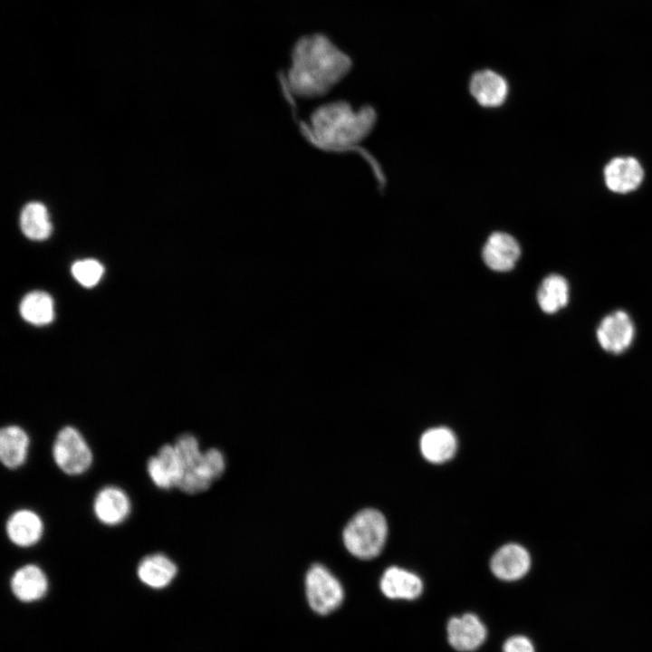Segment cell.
Masks as SVG:
<instances>
[{
    "label": "cell",
    "mask_w": 652,
    "mask_h": 652,
    "mask_svg": "<svg viewBox=\"0 0 652 652\" xmlns=\"http://www.w3.org/2000/svg\"><path fill=\"white\" fill-rule=\"evenodd\" d=\"M350 58L326 36L301 38L292 53L286 84L292 95L316 99L327 95L350 72Z\"/></svg>",
    "instance_id": "6da1fadb"
},
{
    "label": "cell",
    "mask_w": 652,
    "mask_h": 652,
    "mask_svg": "<svg viewBox=\"0 0 652 652\" xmlns=\"http://www.w3.org/2000/svg\"><path fill=\"white\" fill-rule=\"evenodd\" d=\"M377 113L370 106L355 110L344 101L319 107L311 116V131L326 148L347 149L361 143L372 131Z\"/></svg>",
    "instance_id": "7a4b0ae2"
},
{
    "label": "cell",
    "mask_w": 652,
    "mask_h": 652,
    "mask_svg": "<svg viewBox=\"0 0 652 652\" xmlns=\"http://www.w3.org/2000/svg\"><path fill=\"white\" fill-rule=\"evenodd\" d=\"M388 534L384 515L376 509L367 508L357 513L345 526L342 540L353 556L369 560L382 551Z\"/></svg>",
    "instance_id": "3957f363"
},
{
    "label": "cell",
    "mask_w": 652,
    "mask_h": 652,
    "mask_svg": "<svg viewBox=\"0 0 652 652\" xmlns=\"http://www.w3.org/2000/svg\"><path fill=\"white\" fill-rule=\"evenodd\" d=\"M53 457L57 466L69 475L85 473L91 465L92 452L82 436L73 427H62L53 445Z\"/></svg>",
    "instance_id": "277c9868"
},
{
    "label": "cell",
    "mask_w": 652,
    "mask_h": 652,
    "mask_svg": "<svg viewBox=\"0 0 652 652\" xmlns=\"http://www.w3.org/2000/svg\"><path fill=\"white\" fill-rule=\"evenodd\" d=\"M305 588L308 603L318 614L327 615L332 612L343 600L341 584L321 564H314L307 571Z\"/></svg>",
    "instance_id": "5b68a950"
},
{
    "label": "cell",
    "mask_w": 652,
    "mask_h": 652,
    "mask_svg": "<svg viewBox=\"0 0 652 652\" xmlns=\"http://www.w3.org/2000/svg\"><path fill=\"white\" fill-rule=\"evenodd\" d=\"M178 456L182 474L177 487L184 493L195 494L210 487L198 475V466L203 452L197 439L192 434H183L173 445Z\"/></svg>",
    "instance_id": "8992f818"
},
{
    "label": "cell",
    "mask_w": 652,
    "mask_h": 652,
    "mask_svg": "<svg viewBox=\"0 0 652 652\" xmlns=\"http://www.w3.org/2000/svg\"><path fill=\"white\" fill-rule=\"evenodd\" d=\"M636 334L635 325L628 312L615 311L605 316L599 324L596 337L607 352L620 354L632 344Z\"/></svg>",
    "instance_id": "52a82bcc"
},
{
    "label": "cell",
    "mask_w": 652,
    "mask_h": 652,
    "mask_svg": "<svg viewBox=\"0 0 652 652\" xmlns=\"http://www.w3.org/2000/svg\"><path fill=\"white\" fill-rule=\"evenodd\" d=\"M468 87L474 100L480 106L487 109L502 106L509 93V85L505 78L488 69L475 72L470 78Z\"/></svg>",
    "instance_id": "ba28073f"
},
{
    "label": "cell",
    "mask_w": 652,
    "mask_h": 652,
    "mask_svg": "<svg viewBox=\"0 0 652 652\" xmlns=\"http://www.w3.org/2000/svg\"><path fill=\"white\" fill-rule=\"evenodd\" d=\"M521 254L516 239L504 232H494L486 240L482 252L484 264L492 270H511Z\"/></svg>",
    "instance_id": "9c48e42d"
},
{
    "label": "cell",
    "mask_w": 652,
    "mask_h": 652,
    "mask_svg": "<svg viewBox=\"0 0 652 652\" xmlns=\"http://www.w3.org/2000/svg\"><path fill=\"white\" fill-rule=\"evenodd\" d=\"M447 638L455 649L473 651L485 640L486 628L477 616L467 613L448 621Z\"/></svg>",
    "instance_id": "30bf717a"
},
{
    "label": "cell",
    "mask_w": 652,
    "mask_h": 652,
    "mask_svg": "<svg viewBox=\"0 0 652 652\" xmlns=\"http://www.w3.org/2000/svg\"><path fill=\"white\" fill-rule=\"evenodd\" d=\"M131 504L127 494L118 486L109 485L98 492L93 502L96 518L110 526L121 523L130 513Z\"/></svg>",
    "instance_id": "8fae6325"
},
{
    "label": "cell",
    "mask_w": 652,
    "mask_h": 652,
    "mask_svg": "<svg viewBox=\"0 0 652 652\" xmlns=\"http://www.w3.org/2000/svg\"><path fill=\"white\" fill-rule=\"evenodd\" d=\"M644 177L639 162L630 157L615 158L604 168L605 183L613 192L625 194L637 189Z\"/></svg>",
    "instance_id": "7c38bea8"
},
{
    "label": "cell",
    "mask_w": 652,
    "mask_h": 652,
    "mask_svg": "<svg viewBox=\"0 0 652 652\" xmlns=\"http://www.w3.org/2000/svg\"><path fill=\"white\" fill-rule=\"evenodd\" d=\"M530 566L531 558L528 551L515 543L503 545L497 550L490 563L492 572L503 580L521 579L527 573Z\"/></svg>",
    "instance_id": "4fadbf2b"
},
{
    "label": "cell",
    "mask_w": 652,
    "mask_h": 652,
    "mask_svg": "<svg viewBox=\"0 0 652 652\" xmlns=\"http://www.w3.org/2000/svg\"><path fill=\"white\" fill-rule=\"evenodd\" d=\"M5 529L9 540L14 544L20 547H30L42 538L43 523L35 512L21 509L10 515Z\"/></svg>",
    "instance_id": "5bb4252c"
},
{
    "label": "cell",
    "mask_w": 652,
    "mask_h": 652,
    "mask_svg": "<svg viewBox=\"0 0 652 652\" xmlns=\"http://www.w3.org/2000/svg\"><path fill=\"white\" fill-rule=\"evenodd\" d=\"M379 585L382 593L393 599H414L423 590V583L418 576L398 567L386 570Z\"/></svg>",
    "instance_id": "9a60e30c"
},
{
    "label": "cell",
    "mask_w": 652,
    "mask_h": 652,
    "mask_svg": "<svg viewBox=\"0 0 652 652\" xmlns=\"http://www.w3.org/2000/svg\"><path fill=\"white\" fill-rule=\"evenodd\" d=\"M10 585L14 596L25 602L43 598L48 589L44 572L34 564H27L18 569L14 573Z\"/></svg>",
    "instance_id": "2e32d148"
},
{
    "label": "cell",
    "mask_w": 652,
    "mask_h": 652,
    "mask_svg": "<svg viewBox=\"0 0 652 652\" xmlns=\"http://www.w3.org/2000/svg\"><path fill=\"white\" fill-rule=\"evenodd\" d=\"M457 448L455 434L446 427H439L427 430L420 438L423 456L434 464H441L454 456Z\"/></svg>",
    "instance_id": "e0dca14e"
},
{
    "label": "cell",
    "mask_w": 652,
    "mask_h": 652,
    "mask_svg": "<svg viewBox=\"0 0 652 652\" xmlns=\"http://www.w3.org/2000/svg\"><path fill=\"white\" fill-rule=\"evenodd\" d=\"M30 440L27 433L20 427L11 425L0 431V458L9 469H16L26 460Z\"/></svg>",
    "instance_id": "ac0fdd59"
},
{
    "label": "cell",
    "mask_w": 652,
    "mask_h": 652,
    "mask_svg": "<svg viewBox=\"0 0 652 652\" xmlns=\"http://www.w3.org/2000/svg\"><path fill=\"white\" fill-rule=\"evenodd\" d=\"M137 572L144 584L160 589L167 587L174 580L177 568L168 556L153 553L139 561Z\"/></svg>",
    "instance_id": "d6986e66"
},
{
    "label": "cell",
    "mask_w": 652,
    "mask_h": 652,
    "mask_svg": "<svg viewBox=\"0 0 652 652\" xmlns=\"http://www.w3.org/2000/svg\"><path fill=\"white\" fill-rule=\"evenodd\" d=\"M570 299L568 281L560 274H550L542 282L537 301L542 312L551 314L564 308Z\"/></svg>",
    "instance_id": "ffe728a7"
},
{
    "label": "cell",
    "mask_w": 652,
    "mask_h": 652,
    "mask_svg": "<svg viewBox=\"0 0 652 652\" xmlns=\"http://www.w3.org/2000/svg\"><path fill=\"white\" fill-rule=\"evenodd\" d=\"M22 318L35 326L51 323L54 319V303L52 296L43 291L30 292L19 305Z\"/></svg>",
    "instance_id": "44dd1931"
},
{
    "label": "cell",
    "mask_w": 652,
    "mask_h": 652,
    "mask_svg": "<svg viewBox=\"0 0 652 652\" xmlns=\"http://www.w3.org/2000/svg\"><path fill=\"white\" fill-rule=\"evenodd\" d=\"M20 225L26 237L44 240L52 233V223L46 207L38 202L27 204L22 210Z\"/></svg>",
    "instance_id": "7402d4cb"
},
{
    "label": "cell",
    "mask_w": 652,
    "mask_h": 652,
    "mask_svg": "<svg viewBox=\"0 0 652 652\" xmlns=\"http://www.w3.org/2000/svg\"><path fill=\"white\" fill-rule=\"evenodd\" d=\"M103 273V265L95 259L79 260L72 265L73 278L86 288H91L98 284Z\"/></svg>",
    "instance_id": "603a6c76"
},
{
    "label": "cell",
    "mask_w": 652,
    "mask_h": 652,
    "mask_svg": "<svg viewBox=\"0 0 652 652\" xmlns=\"http://www.w3.org/2000/svg\"><path fill=\"white\" fill-rule=\"evenodd\" d=\"M203 467L206 475L212 483L218 479L225 468L223 454L216 448H209L203 452Z\"/></svg>",
    "instance_id": "cb8c5ba5"
},
{
    "label": "cell",
    "mask_w": 652,
    "mask_h": 652,
    "mask_svg": "<svg viewBox=\"0 0 652 652\" xmlns=\"http://www.w3.org/2000/svg\"><path fill=\"white\" fill-rule=\"evenodd\" d=\"M147 471L153 484L160 489L175 487V483L157 455L150 456L147 462Z\"/></svg>",
    "instance_id": "d4e9b609"
},
{
    "label": "cell",
    "mask_w": 652,
    "mask_h": 652,
    "mask_svg": "<svg viewBox=\"0 0 652 652\" xmlns=\"http://www.w3.org/2000/svg\"><path fill=\"white\" fill-rule=\"evenodd\" d=\"M503 652H535L532 643L523 636H514L503 644Z\"/></svg>",
    "instance_id": "484cf974"
}]
</instances>
